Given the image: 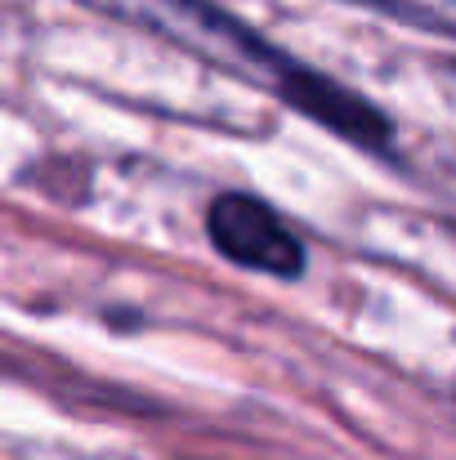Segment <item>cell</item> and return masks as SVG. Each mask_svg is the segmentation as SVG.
Instances as JSON below:
<instances>
[{"label":"cell","mask_w":456,"mask_h":460,"mask_svg":"<svg viewBox=\"0 0 456 460\" xmlns=\"http://www.w3.org/2000/svg\"><path fill=\"white\" fill-rule=\"evenodd\" d=\"M206 233H210V246L228 264L251 269V273L300 278L308 264L304 242L287 228V219L251 192H219L206 210Z\"/></svg>","instance_id":"cell-2"},{"label":"cell","mask_w":456,"mask_h":460,"mask_svg":"<svg viewBox=\"0 0 456 460\" xmlns=\"http://www.w3.org/2000/svg\"><path fill=\"white\" fill-rule=\"evenodd\" d=\"M452 72H456V63H452Z\"/></svg>","instance_id":"cell-4"},{"label":"cell","mask_w":456,"mask_h":460,"mask_svg":"<svg viewBox=\"0 0 456 460\" xmlns=\"http://www.w3.org/2000/svg\"><path fill=\"white\" fill-rule=\"evenodd\" d=\"M81 4L135 31H148L156 40H170L174 49H188L201 63L242 72L246 81H264L269 90L296 63L215 0H81Z\"/></svg>","instance_id":"cell-1"},{"label":"cell","mask_w":456,"mask_h":460,"mask_svg":"<svg viewBox=\"0 0 456 460\" xmlns=\"http://www.w3.org/2000/svg\"><path fill=\"white\" fill-rule=\"evenodd\" d=\"M273 94L291 112H300L304 121H313V126H322V130H331V135H340V139H349L367 153H385L389 139H394L389 117L371 99H362L358 90L340 85L335 76H326L317 67L291 63L287 76L273 85Z\"/></svg>","instance_id":"cell-3"}]
</instances>
